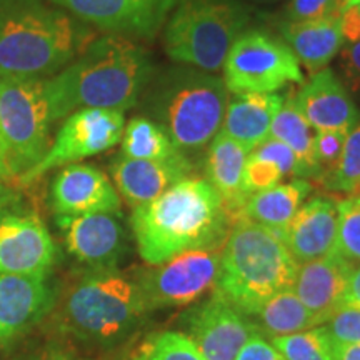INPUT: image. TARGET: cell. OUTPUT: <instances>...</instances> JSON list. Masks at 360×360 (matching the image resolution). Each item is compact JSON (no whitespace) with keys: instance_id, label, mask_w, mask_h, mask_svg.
<instances>
[{"instance_id":"obj_8","label":"cell","mask_w":360,"mask_h":360,"mask_svg":"<svg viewBox=\"0 0 360 360\" xmlns=\"http://www.w3.org/2000/svg\"><path fill=\"white\" fill-rule=\"evenodd\" d=\"M47 80L0 77V159L6 177L32 170L51 148Z\"/></svg>"},{"instance_id":"obj_13","label":"cell","mask_w":360,"mask_h":360,"mask_svg":"<svg viewBox=\"0 0 360 360\" xmlns=\"http://www.w3.org/2000/svg\"><path fill=\"white\" fill-rule=\"evenodd\" d=\"M51 272L0 274V349L20 339L57 305Z\"/></svg>"},{"instance_id":"obj_17","label":"cell","mask_w":360,"mask_h":360,"mask_svg":"<svg viewBox=\"0 0 360 360\" xmlns=\"http://www.w3.org/2000/svg\"><path fill=\"white\" fill-rule=\"evenodd\" d=\"M49 202L57 217L120 212V197L102 170L87 164H69L52 180Z\"/></svg>"},{"instance_id":"obj_25","label":"cell","mask_w":360,"mask_h":360,"mask_svg":"<svg viewBox=\"0 0 360 360\" xmlns=\"http://www.w3.org/2000/svg\"><path fill=\"white\" fill-rule=\"evenodd\" d=\"M312 192V186L305 179H292L290 182L259 191L247 199L242 217L254 220L264 227L282 233L289 227L297 210Z\"/></svg>"},{"instance_id":"obj_10","label":"cell","mask_w":360,"mask_h":360,"mask_svg":"<svg viewBox=\"0 0 360 360\" xmlns=\"http://www.w3.org/2000/svg\"><path fill=\"white\" fill-rule=\"evenodd\" d=\"M124 112L112 109H79L67 115L57 137L42 160L19 179V186H30L49 170L97 155L122 141Z\"/></svg>"},{"instance_id":"obj_11","label":"cell","mask_w":360,"mask_h":360,"mask_svg":"<svg viewBox=\"0 0 360 360\" xmlns=\"http://www.w3.org/2000/svg\"><path fill=\"white\" fill-rule=\"evenodd\" d=\"M220 250H192L155 265L139 277L147 309L191 305L214 289L220 267Z\"/></svg>"},{"instance_id":"obj_33","label":"cell","mask_w":360,"mask_h":360,"mask_svg":"<svg viewBox=\"0 0 360 360\" xmlns=\"http://www.w3.org/2000/svg\"><path fill=\"white\" fill-rule=\"evenodd\" d=\"M347 132L339 130H321L314 135V165L317 170V179L321 182L328 174H332L339 164L344 150Z\"/></svg>"},{"instance_id":"obj_29","label":"cell","mask_w":360,"mask_h":360,"mask_svg":"<svg viewBox=\"0 0 360 360\" xmlns=\"http://www.w3.org/2000/svg\"><path fill=\"white\" fill-rule=\"evenodd\" d=\"M129 360H205L182 332L165 330L147 337Z\"/></svg>"},{"instance_id":"obj_43","label":"cell","mask_w":360,"mask_h":360,"mask_svg":"<svg viewBox=\"0 0 360 360\" xmlns=\"http://www.w3.org/2000/svg\"><path fill=\"white\" fill-rule=\"evenodd\" d=\"M245 2L254 4V6H272V4L282 2V0H245Z\"/></svg>"},{"instance_id":"obj_46","label":"cell","mask_w":360,"mask_h":360,"mask_svg":"<svg viewBox=\"0 0 360 360\" xmlns=\"http://www.w3.org/2000/svg\"><path fill=\"white\" fill-rule=\"evenodd\" d=\"M52 360H77V359H70V357H53Z\"/></svg>"},{"instance_id":"obj_16","label":"cell","mask_w":360,"mask_h":360,"mask_svg":"<svg viewBox=\"0 0 360 360\" xmlns=\"http://www.w3.org/2000/svg\"><path fill=\"white\" fill-rule=\"evenodd\" d=\"M80 20L114 35L154 37L177 0H51Z\"/></svg>"},{"instance_id":"obj_31","label":"cell","mask_w":360,"mask_h":360,"mask_svg":"<svg viewBox=\"0 0 360 360\" xmlns=\"http://www.w3.org/2000/svg\"><path fill=\"white\" fill-rule=\"evenodd\" d=\"M321 184L328 191L349 193H360V122L345 137L344 150L335 170L328 174Z\"/></svg>"},{"instance_id":"obj_47","label":"cell","mask_w":360,"mask_h":360,"mask_svg":"<svg viewBox=\"0 0 360 360\" xmlns=\"http://www.w3.org/2000/svg\"><path fill=\"white\" fill-rule=\"evenodd\" d=\"M355 7H357V11H359V15H360V4H355Z\"/></svg>"},{"instance_id":"obj_14","label":"cell","mask_w":360,"mask_h":360,"mask_svg":"<svg viewBox=\"0 0 360 360\" xmlns=\"http://www.w3.org/2000/svg\"><path fill=\"white\" fill-rule=\"evenodd\" d=\"M58 250L47 225L27 207L0 215V274H45Z\"/></svg>"},{"instance_id":"obj_9","label":"cell","mask_w":360,"mask_h":360,"mask_svg":"<svg viewBox=\"0 0 360 360\" xmlns=\"http://www.w3.org/2000/svg\"><path fill=\"white\" fill-rule=\"evenodd\" d=\"M224 84L232 94H272L287 84H304L299 58L282 39L244 30L224 62Z\"/></svg>"},{"instance_id":"obj_20","label":"cell","mask_w":360,"mask_h":360,"mask_svg":"<svg viewBox=\"0 0 360 360\" xmlns=\"http://www.w3.org/2000/svg\"><path fill=\"white\" fill-rule=\"evenodd\" d=\"M337 202L317 195L302 204L283 231L282 240L297 264L334 254L337 238Z\"/></svg>"},{"instance_id":"obj_39","label":"cell","mask_w":360,"mask_h":360,"mask_svg":"<svg viewBox=\"0 0 360 360\" xmlns=\"http://www.w3.org/2000/svg\"><path fill=\"white\" fill-rule=\"evenodd\" d=\"M236 360H285L283 355L274 347L272 342L262 334L252 335L244 347L238 350Z\"/></svg>"},{"instance_id":"obj_21","label":"cell","mask_w":360,"mask_h":360,"mask_svg":"<svg viewBox=\"0 0 360 360\" xmlns=\"http://www.w3.org/2000/svg\"><path fill=\"white\" fill-rule=\"evenodd\" d=\"M188 157L175 160H141L120 154L112 164V177L130 205L139 207L157 199L179 180L192 174Z\"/></svg>"},{"instance_id":"obj_38","label":"cell","mask_w":360,"mask_h":360,"mask_svg":"<svg viewBox=\"0 0 360 360\" xmlns=\"http://www.w3.org/2000/svg\"><path fill=\"white\" fill-rule=\"evenodd\" d=\"M339 53L344 85L352 94H360V40L355 44L344 45Z\"/></svg>"},{"instance_id":"obj_32","label":"cell","mask_w":360,"mask_h":360,"mask_svg":"<svg viewBox=\"0 0 360 360\" xmlns=\"http://www.w3.org/2000/svg\"><path fill=\"white\" fill-rule=\"evenodd\" d=\"M285 360H334L330 340L322 327H314L300 334L270 339Z\"/></svg>"},{"instance_id":"obj_18","label":"cell","mask_w":360,"mask_h":360,"mask_svg":"<svg viewBox=\"0 0 360 360\" xmlns=\"http://www.w3.org/2000/svg\"><path fill=\"white\" fill-rule=\"evenodd\" d=\"M294 98L305 120L317 132L339 130L349 134L360 122V112L347 87L328 67L314 74Z\"/></svg>"},{"instance_id":"obj_2","label":"cell","mask_w":360,"mask_h":360,"mask_svg":"<svg viewBox=\"0 0 360 360\" xmlns=\"http://www.w3.org/2000/svg\"><path fill=\"white\" fill-rule=\"evenodd\" d=\"M130 227L141 257L160 265L186 252L222 249L231 214L209 180L187 177L135 207Z\"/></svg>"},{"instance_id":"obj_15","label":"cell","mask_w":360,"mask_h":360,"mask_svg":"<svg viewBox=\"0 0 360 360\" xmlns=\"http://www.w3.org/2000/svg\"><path fill=\"white\" fill-rule=\"evenodd\" d=\"M56 222L67 252L89 270L117 269L127 252V232L120 212L57 217Z\"/></svg>"},{"instance_id":"obj_6","label":"cell","mask_w":360,"mask_h":360,"mask_svg":"<svg viewBox=\"0 0 360 360\" xmlns=\"http://www.w3.org/2000/svg\"><path fill=\"white\" fill-rule=\"evenodd\" d=\"M227 102L222 79L187 65L169 70L152 98L159 125L184 154L209 146L222 127Z\"/></svg>"},{"instance_id":"obj_24","label":"cell","mask_w":360,"mask_h":360,"mask_svg":"<svg viewBox=\"0 0 360 360\" xmlns=\"http://www.w3.org/2000/svg\"><path fill=\"white\" fill-rule=\"evenodd\" d=\"M283 97L281 94H233L227 102L222 130L252 152L270 135V125Z\"/></svg>"},{"instance_id":"obj_34","label":"cell","mask_w":360,"mask_h":360,"mask_svg":"<svg viewBox=\"0 0 360 360\" xmlns=\"http://www.w3.org/2000/svg\"><path fill=\"white\" fill-rule=\"evenodd\" d=\"M322 330L332 344H360V309L342 305L322 323Z\"/></svg>"},{"instance_id":"obj_36","label":"cell","mask_w":360,"mask_h":360,"mask_svg":"<svg viewBox=\"0 0 360 360\" xmlns=\"http://www.w3.org/2000/svg\"><path fill=\"white\" fill-rule=\"evenodd\" d=\"M344 8V0H289L283 8V22H304L339 15Z\"/></svg>"},{"instance_id":"obj_3","label":"cell","mask_w":360,"mask_h":360,"mask_svg":"<svg viewBox=\"0 0 360 360\" xmlns=\"http://www.w3.org/2000/svg\"><path fill=\"white\" fill-rule=\"evenodd\" d=\"M87 30L44 0H0V77L45 79L92 42Z\"/></svg>"},{"instance_id":"obj_45","label":"cell","mask_w":360,"mask_h":360,"mask_svg":"<svg viewBox=\"0 0 360 360\" xmlns=\"http://www.w3.org/2000/svg\"><path fill=\"white\" fill-rule=\"evenodd\" d=\"M0 175H4V177H6V172H4V164H2V159H0ZM7 179V177H6ZM11 180V179H8Z\"/></svg>"},{"instance_id":"obj_1","label":"cell","mask_w":360,"mask_h":360,"mask_svg":"<svg viewBox=\"0 0 360 360\" xmlns=\"http://www.w3.org/2000/svg\"><path fill=\"white\" fill-rule=\"evenodd\" d=\"M154 74L147 51L124 35L92 40L77 58L47 80L52 122L79 109L127 110Z\"/></svg>"},{"instance_id":"obj_44","label":"cell","mask_w":360,"mask_h":360,"mask_svg":"<svg viewBox=\"0 0 360 360\" xmlns=\"http://www.w3.org/2000/svg\"><path fill=\"white\" fill-rule=\"evenodd\" d=\"M345 4V8L350 7V6H355V4H360V0H344Z\"/></svg>"},{"instance_id":"obj_5","label":"cell","mask_w":360,"mask_h":360,"mask_svg":"<svg viewBox=\"0 0 360 360\" xmlns=\"http://www.w3.org/2000/svg\"><path fill=\"white\" fill-rule=\"evenodd\" d=\"M297 267L281 233L238 215L220 250L215 292L252 317L270 297L292 285Z\"/></svg>"},{"instance_id":"obj_28","label":"cell","mask_w":360,"mask_h":360,"mask_svg":"<svg viewBox=\"0 0 360 360\" xmlns=\"http://www.w3.org/2000/svg\"><path fill=\"white\" fill-rule=\"evenodd\" d=\"M122 155L141 160H175L186 157L164 127L146 117L130 120L122 135Z\"/></svg>"},{"instance_id":"obj_7","label":"cell","mask_w":360,"mask_h":360,"mask_svg":"<svg viewBox=\"0 0 360 360\" xmlns=\"http://www.w3.org/2000/svg\"><path fill=\"white\" fill-rule=\"evenodd\" d=\"M249 13L236 0H182L165 24V52L175 64L217 72Z\"/></svg>"},{"instance_id":"obj_22","label":"cell","mask_w":360,"mask_h":360,"mask_svg":"<svg viewBox=\"0 0 360 360\" xmlns=\"http://www.w3.org/2000/svg\"><path fill=\"white\" fill-rule=\"evenodd\" d=\"M281 34L300 65L312 75L326 69L345 44L340 30V13L314 20L282 22Z\"/></svg>"},{"instance_id":"obj_27","label":"cell","mask_w":360,"mask_h":360,"mask_svg":"<svg viewBox=\"0 0 360 360\" xmlns=\"http://www.w3.org/2000/svg\"><path fill=\"white\" fill-rule=\"evenodd\" d=\"M269 137L277 139L285 143L304 165L307 177L317 179V170L314 165V134L310 124L305 120L294 96L283 97L282 105L278 107Z\"/></svg>"},{"instance_id":"obj_19","label":"cell","mask_w":360,"mask_h":360,"mask_svg":"<svg viewBox=\"0 0 360 360\" xmlns=\"http://www.w3.org/2000/svg\"><path fill=\"white\" fill-rule=\"evenodd\" d=\"M350 270L352 265L337 254L310 260L297 267L292 289L314 315L317 326H322L344 305Z\"/></svg>"},{"instance_id":"obj_12","label":"cell","mask_w":360,"mask_h":360,"mask_svg":"<svg viewBox=\"0 0 360 360\" xmlns=\"http://www.w3.org/2000/svg\"><path fill=\"white\" fill-rule=\"evenodd\" d=\"M182 334L187 335L205 360H236L238 350L257 327L250 317L232 307L217 292L180 315Z\"/></svg>"},{"instance_id":"obj_37","label":"cell","mask_w":360,"mask_h":360,"mask_svg":"<svg viewBox=\"0 0 360 360\" xmlns=\"http://www.w3.org/2000/svg\"><path fill=\"white\" fill-rule=\"evenodd\" d=\"M282 179V170L278 169L276 162L260 159V157L252 154L247 157L244 169V187L249 197L252 193L264 191V188L277 186V184H281Z\"/></svg>"},{"instance_id":"obj_35","label":"cell","mask_w":360,"mask_h":360,"mask_svg":"<svg viewBox=\"0 0 360 360\" xmlns=\"http://www.w3.org/2000/svg\"><path fill=\"white\" fill-rule=\"evenodd\" d=\"M252 155L260 157V159H267L276 162L278 169L282 170L283 177H292V179H305L304 165L300 164V160L297 159V155L290 150L285 143H282L277 139H265V141L254 148L250 152Z\"/></svg>"},{"instance_id":"obj_41","label":"cell","mask_w":360,"mask_h":360,"mask_svg":"<svg viewBox=\"0 0 360 360\" xmlns=\"http://www.w3.org/2000/svg\"><path fill=\"white\" fill-rule=\"evenodd\" d=\"M344 305L360 309V264L350 270L347 287H345L344 294Z\"/></svg>"},{"instance_id":"obj_4","label":"cell","mask_w":360,"mask_h":360,"mask_svg":"<svg viewBox=\"0 0 360 360\" xmlns=\"http://www.w3.org/2000/svg\"><path fill=\"white\" fill-rule=\"evenodd\" d=\"M147 312L139 278L117 269L87 270L62 294L58 323L80 344L109 349L130 339Z\"/></svg>"},{"instance_id":"obj_30","label":"cell","mask_w":360,"mask_h":360,"mask_svg":"<svg viewBox=\"0 0 360 360\" xmlns=\"http://www.w3.org/2000/svg\"><path fill=\"white\" fill-rule=\"evenodd\" d=\"M337 214L334 254L355 267L360 264V193L337 202Z\"/></svg>"},{"instance_id":"obj_26","label":"cell","mask_w":360,"mask_h":360,"mask_svg":"<svg viewBox=\"0 0 360 360\" xmlns=\"http://www.w3.org/2000/svg\"><path fill=\"white\" fill-rule=\"evenodd\" d=\"M252 322L264 337H285L317 327L314 315L290 287L278 290L252 315Z\"/></svg>"},{"instance_id":"obj_40","label":"cell","mask_w":360,"mask_h":360,"mask_svg":"<svg viewBox=\"0 0 360 360\" xmlns=\"http://www.w3.org/2000/svg\"><path fill=\"white\" fill-rule=\"evenodd\" d=\"M19 187L17 182L0 175V215L25 207Z\"/></svg>"},{"instance_id":"obj_23","label":"cell","mask_w":360,"mask_h":360,"mask_svg":"<svg viewBox=\"0 0 360 360\" xmlns=\"http://www.w3.org/2000/svg\"><path fill=\"white\" fill-rule=\"evenodd\" d=\"M207 147V180L222 197L231 217L236 219L249 199V193L244 187V169L250 152L222 130H219Z\"/></svg>"},{"instance_id":"obj_42","label":"cell","mask_w":360,"mask_h":360,"mask_svg":"<svg viewBox=\"0 0 360 360\" xmlns=\"http://www.w3.org/2000/svg\"><path fill=\"white\" fill-rule=\"evenodd\" d=\"M332 354H334V360H360V344H332Z\"/></svg>"}]
</instances>
